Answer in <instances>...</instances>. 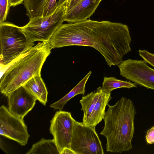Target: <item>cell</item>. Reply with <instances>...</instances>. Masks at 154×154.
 <instances>
[{"label": "cell", "instance_id": "obj_1", "mask_svg": "<svg viewBox=\"0 0 154 154\" xmlns=\"http://www.w3.org/2000/svg\"><path fill=\"white\" fill-rule=\"evenodd\" d=\"M103 120L104 126L100 133L107 140L106 149L112 153H121L132 149L136 110L132 101L122 97L113 106L107 104Z\"/></svg>", "mask_w": 154, "mask_h": 154}, {"label": "cell", "instance_id": "obj_2", "mask_svg": "<svg viewBox=\"0 0 154 154\" xmlns=\"http://www.w3.org/2000/svg\"><path fill=\"white\" fill-rule=\"evenodd\" d=\"M52 49L49 42L31 47L8 66L0 79V91L6 97L33 77L41 76L42 66Z\"/></svg>", "mask_w": 154, "mask_h": 154}, {"label": "cell", "instance_id": "obj_3", "mask_svg": "<svg viewBox=\"0 0 154 154\" xmlns=\"http://www.w3.org/2000/svg\"><path fill=\"white\" fill-rule=\"evenodd\" d=\"M94 40L93 48L101 54L110 67L119 65L123 57L131 51L128 27L121 23L97 21Z\"/></svg>", "mask_w": 154, "mask_h": 154}, {"label": "cell", "instance_id": "obj_4", "mask_svg": "<svg viewBox=\"0 0 154 154\" xmlns=\"http://www.w3.org/2000/svg\"><path fill=\"white\" fill-rule=\"evenodd\" d=\"M97 21L88 19L62 24L48 41L51 49L69 46L92 47L94 45V32Z\"/></svg>", "mask_w": 154, "mask_h": 154}, {"label": "cell", "instance_id": "obj_5", "mask_svg": "<svg viewBox=\"0 0 154 154\" xmlns=\"http://www.w3.org/2000/svg\"><path fill=\"white\" fill-rule=\"evenodd\" d=\"M0 64L8 67L20 55L33 47L20 27L8 22L0 23Z\"/></svg>", "mask_w": 154, "mask_h": 154}, {"label": "cell", "instance_id": "obj_6", "mask_svg": "<svg viewBox=\"0 0 154 154\" xmlns=\"http://www.w3.org/2000/svg\"><path fill=\"white\" fill-rule=\"evenodd\" d=\"M66 4L57 7L54 12L46 17L29 19L24 26L20 27L23 33L32 42H48L57 30L64 21Z\"/></svg>", "mask_w": 154, "mask_h": 154}, {"label": "cell", "instance_id": "obj_7", "mask_svg": "<svg viewBox=\"0 0 154 154\" xmlns=\"http://www.w3.org/2000/svg\"><path fill=\"white\" fill-rule=\"evenodd\" d=\"M71 149L76 154H103L101 142L95 127L75 121Z\"/></svg>", "mask_w": 154, "mask_h": 154}, {"label": "cell", "instance_id": "obj_8", "mask_svg": "<svg viewBox=\"0 0 154 154\" xmlns=\"http://www.w3.org/2000/svg\"><path fill=\"white\" fill-rule=\"evenodd\" d=\"M75 121L70 112L59 110L50 121V132L54 137L59 154L66 148L71 149Z\"/></svg>", "mask_w": 154, "mask_h": 154}, {"label": "cell", "instance_id": "obj_9", "mask_svg": "<svg viewBox=\"0 0 154 154\" xmlns=\"http://www.w3.org/2000/svg\"><path fill=\"white\" fill-rule=\"evenodd\" d=\"M118 66L122 77L140 86L154 90V69L143 60L128 59Z\"/></svg>", "mask_w": 154, "mask_h": 154}, {"label": "cell", "instance_id": "obj_10", "mask_svg": "<svg viewBox=\"0 0 154 154\" xmlns=\"http://www.w3.org/2000/svg\"><path fill=\"white\" fill-rule=\"evenodd\" d=\"M0 134L21 146L27 143L30 137L23 119L13 114L4 105L0 107Z\"/></svg>", "mask_w": 154, "mask_h": 154}, {"label": "cell", "instance_id": "obj_11", "mask_svg": "<svg viewBox=\"0 0 154 154\" xmlns=\"http://www.w3.org/2000/svg\"><path fill=\"white\" fill-rule=\"evenodd\" d=\"M7 97L9 111L23 119L34 108L37 100L23 86L9 94Z\"/></svg>", "mask_w": 154, "mask_h": 154}, {"label": "cell", "instance_id": "obj_12", "mask_svg": "<svg viewBox=\"0 0 154 154\" xmlns=\"http://www.w3.org/2000/svg\"><path fill=\"white\" fill-rule=\"evenodd\" d=\"M102 0H81L66 12L64 21L74 23L88 20L94 13Z\"/></svg>", "mask_w": 154, "mask_h": 154}, {"label": "cell", "instance_id": "obj_13", "mask_svg": "<svg viewBox=\"0 0 154 154\" xmlns=\"http://www.w3.org/2000/svg\"><path fill=\"white\" fill-rule=\"evenodd\" d=\"M111 99V93H108L102 90L91 114L83 124L95 127L103 119L106 106Z\"/></svg>", "mask_w": 154, "mask_h": 154}, {"label": "cell", "instance_id": "obj_14", "mask_svg": "<svg viewBox=\"0 0 154 154\" xmlns=\"http://www.w3.org/2000/svg\"><path fill=\"white\" fill-rule=\"evenodd\" d=\"M23 86L42 105H46L48 92L41 76L33 77Z\"/></svg>", "mask_w": 154, "mask_h": 154}, {"label": "cell", "instance_id": "obj_15", "mask_svg": "<svg viewBox=\"0 0 154 154\" xmlns=\"http://www.w3.org/2000/svg\"><path fill=\"white\" fill-rule=\"evenodd\" d=\"M92 73L90 71L68 93L56 102L51 104L50 107L54 110H61L65 104L71 98L75 96L82 94L84 95L86 83Z\"/></svg>", "mask_w": 154, "mask_h": 154}, {"label": "cell", "instance_id": "obj_16", "mask_svg": "<svg viewBox=\"0 0 154 154\" xmlns=\"http://www.w3.org/2000/svg\"><path fill=\"white\" fill-rule=\"evenodd\" d=\"M102 90L99 87L96 91L91 92L82 97L79 102L82 106L81 110L83 112V123L84 124L91 114Z\"/></svg>", "mask_w": 154, "mask_h": 154}, {"label": "cell", "instance_id": "obj_17", "mask_svg": "<svg viewBox=\"0 0 154 154\" xmlns=\"http://www.w3.org/2000/svg\"><path fill=\"white\" fill-rule=\"evenodd\" d=\"M26 154H59L54 139L43 138L34 144Z\"/></svg>", "mask_w": 154, "mask_h": 154}, {"label": "cell", "instance_id": "obj_18", "mask_svg": "<svg viewBox=\"0 0 154 154\" xmlns=\"http://www.w3.org/2000/svg\"><path fill=\"white\" fill-rule=\"evenodd\" d=\"M137 87L136 84L131 82L130 81H124L114 77H104L101 88L103 91L109 93L113 90L117 88H130Z\"/></svg>", "mask_w": 154, "mask_h": 154}, {"label": "cell", "instance_id": "obj_19", "mask_svg": "<svg viewBox=\"0 0 154 154\" xmlns=\"http://www.w3.org/2000/svg\"><path fill=\"white\" fill-rule=\"evenodd\" d=\"M48 0H25L23 2L26 14L29 19L42 17Z\"/></svg>", "mask_w": 154, "mask_h": 154}, {"label": "cell", "instance_id": "obj_20", "mask_svg": "<svg viewBox=\"0 0 154 154\" xmlns=\"http://www.w3.org/2000/svg\"><path fill=\"white\" fill-rule=\"evenodd\" d=\"M57 7V0H48L44 8L42 17L50 16L54 12Z\"/></svg>", "mask_w": 154, "mask_h": 154}, {"label": "cell", "instance_id": "obj_21", "mask_svg": "<svg viewBox=\"0 0 154 154\" xmlns=\"http://www.w3.org/2000/svg\"><path fill=\"white\" fill-rule=\"evenodd\" d=\"M9 8L8 0H0V23L6 20Z\"/></svg>", "mask_w": 154, "mask_h": 154}, {"label": "cell", "instance_id": "obj_22", "mask_svg": "<svg viewBox=\"0 0 154 154\" xmlns=\"http://www.w3.org/2000/svg\"><path fill=\"white\" fill-rule=\"evenodd\" d=\"M139 55L146 63L154 67V54L150 53L146 50H139Z\"/></svg>", "mask_w": 154, "mask_h": 154}, {"label": "cell", "instance_id": "obj_23", "mask_svg": "<svg viewBox=\"0 0 154 154\" xmlns=\"http://www.w3.org/2000/svg\"><path fill=\"white\" fill-rule=\"evenodd\" d=\"M145 138L146 141L148 144L154 143V126L152 127L147 131Z\"/></svg>", "mask_w": 154, "mask_h": 154}, {"label": "cell", "instance_id": "obj_24", "mask_svg": "<svg viewBox=\"0 0 154 154\" xmlns=\"http://www.w3.org/2000/svg\"><path fill=\"white\" fill-rule=\"evenodd\" d=\"M81 0H69L66 4V12L69 11Z\"/></svg>", "mask_w": 154, "mask_h": 154}, {"label": "cell", "instance_id": "obj_25", "mask_svg": "<svg viewBox=\"0 0 154 154\" xmlns=\"http://www.w3.org/2000/svg\"><path fill=\"white\" fill-rule=\"evenodd\" d=\"M25 0H8L9 6L14 7L21 4L23 3Z\"/></svg>", "mask_w": 154, "mask_h": 154}, {"label": "cell", "instance_id": "obj_26", "mask_svg": "<svg viewBox=\"0 0 154 154\" xmlns=\"http://www.w3.org/2000/svg\"><path fill=\"white\" fill-rule=\"evenodd\" d=\"M76 154V153L71 149L66 148L63 150L61 154Z\"/></svg>", "mask_w": 154, "mask_h": 154}, {"label": "cell", "instance_id": "obj_27", "mask_svg": "<svg viewBox=\"0 0 154 154\" xmlns=\"http://www.w3.org/2000/svg\"><path fill=\"white\" fill-rule=\"evenodd\" d=\"M69 0H59L57 3V7H60L66 4Z\"/></svg>", "mask_w": 154, "mask_h": 154}, {"label": "cell", "instance_id": "obj_28", "mask_svg": "<svg viewBox=\"0 0 154 154\" xmlns=\"http://www.w3.org/2000/svg\"><path fill=\"white\" fill-rule=\"evenodd\" d=\"M0 147L5 152L8 153L4 147L3 143L1 139V138H0Z\"/></svg>", "mask_w": 154, "mask_h": 154}]
</instances>
